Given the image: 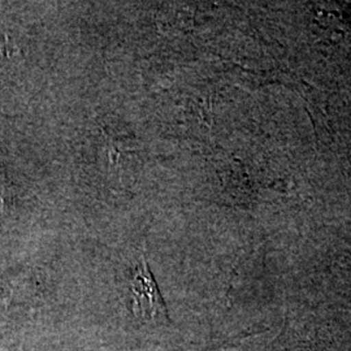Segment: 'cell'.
<instances>
[{
	"instance_id": "1",
	"label": "cell",
	"mask_w": 351,
	"mask_h": 351,
	"mask_svg": "<svg viewBox=\"0 0 351 351\" xmlns=\"http://www.w3.org/2000/svg\"><path fill=\"white\" fill-rule=\"evenodd\" d=\"M132 308L139 319L149 324H164L168 320L162 293L146 262L137 265L130 281Z\"/></svg>"
}]
</instances>
